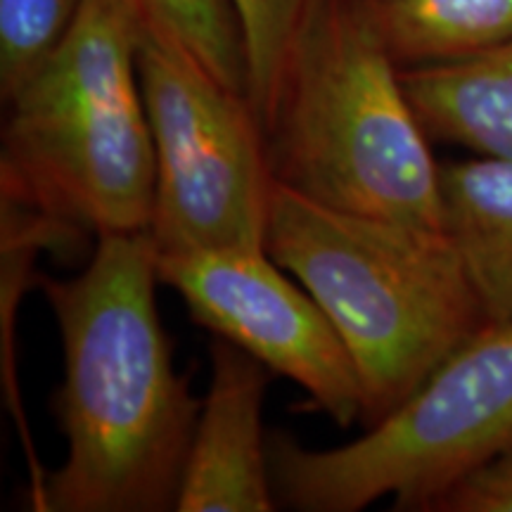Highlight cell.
Listing matches in <instances>:
<instances>
[{
	"instance_id": "obj_1",
	"label": "cell",
	"mask_w": 512,
	"mask_h": 512,
	"mask_svg": "<svg viewBox=\"0 0 512 512\" xmlns=\"http://www.w3.org/2000/svg\"><path fill=\"white\" fill-rule=\"evenodd\" d=\"M38 283L62 339L64 382L53 411L67 456L46 470L27 508L176 510L202 401L174 368L150 230L100 235L79 275H38Z\"/></svg>"
},
{
	"instance_id": "obj_2",
	"label": "cell",
	"mask_w": 512,
	"mask_h": 512,
	"mask_svg": "<svg viewBox=\"0 0 512 512\" xmlns=\"http://www.w3.org/2000/svg\"><path fill=\"white\" fill-rule=\"evenodd\" d=\"M266 252L309 290L349 349L366 427L486 325L444 230L342 211L275 183Z\"/></svg>"
},
{
	"instance_id": "obj_3",
	"label": "cell",
	"mask_w": 512,
	"mask_h": 512,
	"mask_svg": "<svg viewBox=\"0 0 512 512\" xmlns=\"http://www.w3.org/2000/svg\"><path fill=\"white\" fill-rule=\"evenodd\" d=\"M275 183L441 230L439 164L366 0H320L261 121Z\"/></svg>"
},
{
	"instance_id": "obj_4",
	"label": "cell",
	"mask_w": 512,
	"mask_h": 512,
	"mask_svg": "<svg viewBox=\"0 0 512 512\" xmlns=\"http://www.w3.org/2000/svg\"><path fill=\"white\" fill-rule=\"evenodd\" d=\"M8 105L0 190L95 238L150 230L155 143L138 27L119 0H83L55 53Z\"/></svg>"
},
{
	"instance_id": "obj_5",
	"label": "cell",
	"mask_w": 512,
	"mask_h": 512,
	"mask_svg": "<svg viewBox=\"0 0 512 512\" xmlns=\"http://www.w3.org/2000/svg\"><path fill=\"white\" fill-rule=\"evenodd\" d=\"M512 446V320L486 323L366 434L335 448L268 437L273 489L299 512H358L380 498L430 512L460 477Z\"/></svg>"
},
{
	"instance_id": "obj_6",
	"label": "cell",
	"mask_w": 512,
	"mask_h": 512,
	"mask_svg": "<svg viewBox=\"0 0 512 512\" xmlns=\"http://www.w3.org/2000/svg\"><path fill=\"white\" fill-rule=\"evenodd\" d=\"M138 79L157 159V252L266 249L275 178L249 95L155 36H138Z\"/></svg>"
},
{
	"instance_id": "obj_7",
	"label": "cell",
	"mask_w": 512,
	"mask_h": 512,
	"mask_svg": "<svg viewBox=\"0 0 512 512\" xmlns=\"http://www.w3.org/2000/svg\"><path fill=\"white\" fill-rule=\"evenodd\" d=\"M159 280L190 316L297 382L339 427L363 418V389L349 349L309 290L287 278L266 249H190L159 254Z\"/></svg>"
},
{
	"instance_id": "obj_8",
	"label": "cell",
	"mask_w": 512,
	"mask_h": 512,
	"mask_svg": "<svg viewBox=\"0 0 512 512\" xmlns=\"http://www.w3.org/2000/svg\"><path fill=\"white\" fill-rule=\"evenodd\" d=\"M211 380L192 432L176 512H271L264 396L268 370L228 339L211 342Z\"/></svg>"
},
{
	"instance_id": "obj_9",
	"label": "cell",
	"mask_w": 512,
	"mask_h": 512,
	"mask_svg": "<svg viewBox=\"0 0 512 512\" xmlns=\"http://www.w3.org/2000/svg\"><path fill=\"white\" fill-rule=\"evenodd\" d=\"M441 230L458 254L486 323L512 320V159L439 166Z\"/></svg>"
},
{
	"instance_id": "obj_10",
	"label": "cell",
	"mask_w": 512,
	"mask_h": 512,
	"mask_svg": "<svg viewBox=\"0 0 512 512\" xmlns=\"http://www.w3.org/2000/svg\"><path fill=\"white\" fill-rule=\"evenodd\" d=\"M401 81L430 140L512 159V43L401 69Z\"/></svg>"
},
{
	"instance_id": "obj_11",
	"label": "cell",
	"mask_w": 512,
	"mask_h": 512,
	"mask_svg": "<svg viewBox=\"0 0 512 512\" xmlns=\"http://www.w3.org/2000/svg\"><path fill=\"white\" fill-rule=\"evenodd\" d=\"M401 69L472 57L512 43V0H366Z\"/></svg>"
},
{
	"instance_id": "obj_12",
	"label": "cell",
	"mask_w": 512,
	"mask_h": 512,
	"mask_svg": "<svg viewBox=\"0 0 512 512\" xmlns=\"http://www.w3.org/2000/svg\"><path fill=\"white\" fill-rule=\"evenodd\" d=\"M83 230L72 223L57 219L36 204H31L15 192L0 190V256H3V297H0V368H3V392L8 401L12 418L17 422L19 437L29 458V491L38 489L46 477L38 463L34 444H31L29 427L22 415L15 363V316L17 304L29 285L38 280L36 259L41 252H53L57 247L72 245L83 238Z\"/></svg>"
},
{
	"instance_id": "obj_13",
	"label": "cell",
	"mask_w": 512,
	"mask_h": 512,
	"mask_svg": "<svg viewBox=\"0 0 512 512\" xmlns=\"http://www.w3.org/2000/svg\"><path fill=\"white\" fill-rule=\"evenodd\" d=\"M138 27L197 62L233 91L249 95V60L230 0H119ZM252 100V98H249Z\"/></svg>"
},
{
	"instance_id": "obj_14",
	"label": "cell",
	"mask_w": 512,
	"mask_h": 512,
	"mask_svg": "<svg viewBox=\"0 0 512 512\" xmlns=\"http://www.w3.org/2000/svg\"><path fill=\"white\" fill-rule=\"evenodd\" d=\"M320 0H230L249 60V98L259 121L271 110L287 57Z\"/></svg>"
},
{
	"instance_id": "obj_15",
	"label": "cell",
	"mask_w": 512,
	"mask_h": 512,
	"mask_svg": "<svg viewBox=\"0 0 512 512\" xmlns=\"http://www.w3.org/2000/svg\"><path fill=\"white\" fill-rule=\"evenodd\" d=\"M83 0H0V93L8 102L55 53Z\"/></svg>"
},
{
	"instance_id": "obj_16",
	"label": "cell",
	"mask_w": 512,
	"mask_h": 512,
	"mask_svg": "<svg viewBox=\"0 0 512 512\" xmlns=\"http://www.w3.org/2000/svg\"><path fill=\"white\" fill-rule=\"evenodd\" d=\"M430 512H512V446L448 486Z\"/></svg>"
}]
</instances>
